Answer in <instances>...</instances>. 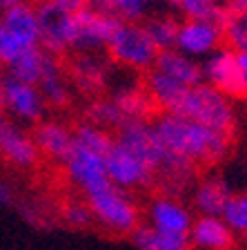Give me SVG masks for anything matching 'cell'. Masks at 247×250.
I'll return each instance as SVG.
<instances>
[{
    "label": "cell",
    "instance_id": "6da1fadb",
    "mask_svg": "<svg viewBox=\"0 0 247 250\" xmlns=\"http://www.w3.org/2000/svg\"><path fill=\"white\" fill-rule=\"evenodd\" d=\"M152 127L167 150L176 152L198 167L216 166L225 161L232 152L234 136L205 127L174 112H160L156 119H152Z\"/></svg>",
    "mask_w": 247,
    "mask_h": 250
},
{
    "label": "cell",
    "instance_id": "7a4b0ae2",
    "mask_svg": "<svg viewBox=\"0 0 247 250\" xmlns=\"http://www.w3.org/2000/svg\"><path fill=\"white\" fill-rule=\"evenodd\" d=\"M174 114L187 116V119L205 125V127H211V130L229 136H234L238 127V114L236 107H234V101L227 99L225 94H221L207 83L187 87Z\"/></svg>",
    "mask_w": 247,
    "mask_h": 250
},
{
    "label": "cell",
    "instance_id": "3957f363",
    "mask_svg": "<svg viewBox=\"0 0 247 250\" xmlns=\"http://www.w3.org/2000/svg\"><path fill=\"white\" fill-rule=\"evenodd\" d=\"M94 224L112 234H132L140 226V208L134 197L114 183L85 197Z\"/></svg>",
    "mask_w": 247,
    "mask_h": 250
},
{
    "label": "cell",
    "instance_id": "277c9868",
    "mask_svg": "<svg viewBox=\"0 0 247 250\" xmlns=\"http://www.w3.org/2000/svg\"><path fill=\"white\" fill-rule=\"evenodd\" d=\"M109 61L134 72H150L156 61V45L147 36L143 22H120L116 36L107 45Z\"/></svg>",
    "mask_w": 247,
    "mask_h": 250
},
{
    "label": "cell",
    "instance_id": "5b68a950",
    "mask_svg": "<svg viewBox=\"0 0 247 250\" xmlns=\"http://www.w3.org/2000/svg\"><path fill=\"white\" fill-rule=\"evenodd\" d=\"M120 18L116 14L100 7L87 5L85 9L74 14V52H103L116 36L120 27Z\"/></svg>",
    "mask_w": 247,
    "mask_h": 250
},
{
    "label": "cell",
    "instance_id": "8992f818",
    "mask_svg": "<svg viewBox=\"0 0 247 250\" xmlns=\"http://www.w3.org/2000/svg\"><path fill=\"white\" fill-rule=\"evenodd\" d=\"M105 170H107L109 181L116 188L127 190V192L143 190V188L152 186L156 179L154 167L150 163L145 161V159H140L136 152L116 143V141H114V146L105 154Z\"/></svg>",
    "mask_w": 247,
    "mask_h": 250
},
{
    "label": "cell",
    "instance_id": "52a82bcc",
    "mask_svg": "<svg viewBox=\"0 0 247 250\" xmlns=\"http://www.w3.org/2000/svg\"><path fill=\"white\" fill-rule=\"evenodd\" d=\"M201 72H203V83L211 85L221 94H225L227 99L241 101L247 99V89L243 85L241 69L236 62V52L232 47L221 45L216 52H211L201 61Z\"/></svg>",
    "mask_w": 247,
    "mask_h": 250
},
{
    "label": "cell",
    "instance_id": "ba28073f",
    "mask_svg": "<svg viewBox=\"0 0 247 250\" xmlns=\"http://www.w3.org/2000/svg\"><path fill=\"white\" fill-rule=\"evenodd\" d=\"M2 109L14 116L16 123L36 125L47 116V103L38 85L25 83L5 74L2 76Z\"/></svg>",
    "mask_w": 247,
    "mask_h": 250
},
{
    "label": "cell",
    "instance_id": "9c48e42d",
    "mask_svg": "<svg viewBox=\"0 0 247 250\" xmlns=\"http://www.w3.org/2000/svg\"><path fill=\"white\" fill-rule=\"evenodd\" d=\"M62 167L67 172V179L85 197L103 190L105 186L112 183L107 179V170H105V156L80 146L76 141H74L67 159L62 161Z\"/></svg>",
    "mask_w": 247,
    "mask_h": 250
},
{
    "label": "cell",
    "instance_id": "30bf717a",
    "mask_svg": "<svg viewBox=\"0 0 247 250\" xmlns=\"http://www.w3.org/2000/svg\"><path fill=\"white\" fill-rule=\"evenodd\" d=\"M34 7L40 29V47L54 56L69 52L74 41V14L56 7L49 0H38Z\"/></svg>",
    "mask_w": 247,
    "mask_h": 250
},
{
    "label": "cell",
    "instance_id": "8fae6325",
    "mask_svg": "<svg viewBox=\"0 0 247 250\" xmlns=\"http://www.w3.org/2000/svg\"><path fill=\"white\" fill-rule=\"evenodd\" d=\"M225 42L223 38V27H218L214 21H205V18H185L178 25V34H176V45L180 54H185L190 58L203 61L209 56L211 52H216L218 47Z\"/></svg>",
    "mask_w": 247,
    "mask_h": 250
},
{
    "label": "cell",
    "instance_id": "7c38bea8",
    "mask_svg": "<svg viewBox=\"0 0 247 250\" xmlns=\"http://www.w3.org/2000/svg\"><path fill=\"white\" fill-rule=\"evenodd\" d=\"M147 226L160 230L167 234H190V228L194 224V212L187 203L180 201V197L158 194L147 203L145 210Z\"/></svg>",
    "mask_w": 247,
    "mask_h": 250
},
{
    "label": "cell",
    "instance_id": "4fadbf2b",
    "mask_svg": "<svg viewBox=\"0 0 247 250\" xmlns=\"http://www.w3.org/2000/svg\"><path fill=\"white\" fill-rule=\"evenodd\" d=\"M0 159L16 170H31L38 166V152L31 132H27L20 123L5 121L0 125Z\"/></svg>",
    "mask_w": 247,
    "mask_h": 250
},
{
    "label": "cell",
    "instance_id": "5bb4252c",
    "mask_svg": "<svg viewBox=\"0 0 247 250\" xmlns=\"http://www.w3.org/2000/svg\"><path fill=\"white\" fill-rule=\"evenodd\" d=\"M69 74L78 92L94 96L109 85V61L98 52H76Z\"/></svg>",
    "mask_w": 247,
    "mask_h": 250
},
{
    "label": "cell",
    "instance_id": "9a60e30c",
    "mask_svg": "<svg viewBox=\"0 0 247 250\" xmlns=\"http://www.w3.org/2000/svg\"><path fill=\"white\" fill-rule=\"evenodd\" d=\"M232 194L234 188L225 177L207 174L191 186V208L205 217H221Z\"/></svg>",
    "mask_w": 247,
    "mask_h": 250
},
{
    "label": "cell",
    "instance_id": "2e32d148",
    "mask_svg": "<svg viewBox=\"0 0 247 250\" xmlns=\"http://www.w3.org/2000/svg\"><path fill=\"white\" fill-rule=\"evenodd\" d=\"M187 237L191 250H234L236 246V234L223 221V217H194Z\"/></svg>",
    "mask_w": 247,
    "mask_h": 250
},
{
    "label": "cell",
    "instance_id": "e0dca14e",
    "mask_svg": "<svg viewBox=\"0 0 247 250\" xmlns=\"http://www.w3.org/2000/svg\"><path fill=\"white\" fill-rule=\"evenodd\" d=\"M31 136H34L38 152L56 163L65 161L74 146V130L62 121L54 119H42L40 123H36L31 130Z\"/></svg>",
    "mask_w": 247,
    "mask_h": 250
},
{
    "label": "cell",
    "instance_id": "ac0fdd59",
    "mask_svg": "<svg viewBox=\"0 0 247 250\" xmlns=\"http://www.w3.org/2000/svg\"><path fill=\"white\" fill-rule=\"evenodd\" d=\"M152 69L174 78V81L187 85V87H194V85L203 83L201 61L180 54L178 49H174V47H171V49H163V52L156 54V61H154V67Z\"/></svg>",
    "mask_w": 247,
    "mask_h": 250
},
{
    "label": "cell",
    "instance_id": "d6986e66",
    "mask_svg": "<svg viewBox=\"0 0 247 250\" xmlns=\"http://www.w3.org/2000/svg\"><path fill=\"white\" fill-rule=\"evenodd\" d=\"M0 22L14 34L25 47H38L40 45V29H38L36 7L29 0L20 5L7 7L0 11Z\"/></svg>",
    "mask_w": 247,
    "mask_h": 250
},
{
    "label": "cell",
    "instance_id": "ffe728a7",
    "mask_svg": "<svg viewBox=\"0 0 247 250\" xmlns=\"http://www.w3.org/2000/svg\"><path fill=\"white\" fill-rule=\"evenodd\" d=\"M145 89L150 94L154 107H158L160 112H176L183 101V94L187 92V85L178 83L156 69H150L145 76Z\"/></svg>",
    "mask_w": 247,
    "mask_h": 250
},
{
    "label": "cell",
    "instance_id": "44dd1931",
    "mask_svg": "<svg viewBox=\"0 0 247 250\" xmlns=\"http://www.w3.org/2000/svg\"><path fill=\"white\" fill-rule=\"evenodd\" d=\"M109 101L116 105L120 116L127 121H138V119H150L154 103H152L150 94L145 89V85H123L116 87L109 94Z\"/></svg>",
    "mask_w": 247,
    "mask_h": 250
},
{
    "label": "cell",
    "instance_id": "7402d4cb",
    "mask_svg": "<svg viewBox=\"0 0 247 250\" xmlns=\"http://www.w3.org/2000/svg\"><path fill=\"white\" fill-rule=\"evenodd\" d=\"M56 61H58V58L54 56V54L45 52L40 45H38V47H29V49H25L20 56L11 62V65H7V69H9L7 74H9V76H14V78H18V81H25V83L38 85V83H40V78L45 76V72L52 67Z\"/></svg>",
    "mask_w": 247,
    "mask_h": 250
},
{
    "label": "cell",
    "instance_id": "603a6c76",
    "mask_svg": "<svg viewBox=\"0 0 247 250\" xmlns=\"http://www.w3.org/2000/svg\"><path fill=\"white\" fill-rule=\"evenodd\" d=\"M136 250H191L187 234H167L152 226H138L129 234Z\"/></svg>",
    "mask_w": 247,
    "mask_h": 250
},
{
    "label": "cell",
    "instance_id": "cb8c5ba5",
    "mask_svg": "<svg viewBox=\"0 0 247 250\" xmlns=\"http://www.w3.org/2000/svg\"><path fill=\"white\" fill-rule=\"evenodd\" d=\"M38 89H40L47 107L65 109L69 105V101H72V89H69V83H67V78H65V74H62L58 61L45 72V76L38 83Z\"/></svg>",
    "mask_w": 247,
    "mask_h": 250
},
{
    "label": "cell",
    "instance_id": "d4e9b609",
    "mask_svg": "<svg viewBox=\"0 0 247 250\" xmlns=\"http://www.w3.org/2000/svg\"><path fill=\"white\" fill-rule=\"evenodd\" d=\"M178 25H180V21H176L174 16H170V14L150 16V18L143 22L147 36L152 38V42L156 45L158 52H163V49H171V47L176 45Z\"/></svg>",
    "mask_w": 247,
    "mask_h": 250
},
{
    "label": "cell",
    "instance_id": "484cf974",
    "mask_svg": "<svg viewBox=\"0 0 247 250\" xmlns=\"http://www.w3.org/2000/svg\"><path fill=\"white\" fill-rule=\"evenodd\" d=\"M178 11L185 18H205L214 21L218 27L227 22L229 11L223 7V0H180Z\"/></svg>",
    "mask_w": 247,
    "mask_h": 250
},
{
    "label": "cell",
    "instance_id": "4316f807",
    "mask_svg": "<svg viewBox=\"0 0 247 250\" xmlns=\"http://www.w3.org/2000/svg\"><path fill=\"white\" fill-rule=\"evenodd\" d=\"M74 141L105 156L109 152V147L114 146V134L109 130H105V127H100V125L85 121L78 127H74Z\"/></svg>",
    "mask_w": 247,
    "mask_h": 250
},
{
    "label": "cell",
    "instance_id": "83f0119b",
    "mask_svg": "<svg viewBox=\"0 0 247 250\" xmlns=\"http://www.w3.org/2000/svg\"><path fill=\"white\" fill-rule=\"evenodd\" d=\"M92 5L112 11L125 22H140L150 9V2L145 0H92Z\"/></svg>",
    "mask_w": 247,
    "mask_h": 250
},
{
    "label": "cell",
    "instance_id": "f1b7e54d",
    "mask_svg": "<svg viewBox=\"0 0 247 250\" xmlns=\"http://www.w3.org/2000/svg\"><path fill=\"white\" fill-rule=\"evenodd\" d=\"M221 217H223V221L234 230V234L247 232V190L232 194V199L227 201Z\"/></svg>",
    "mask_w": 247,
    "mask_h": 250
},
{
    "label": "cell",
    "instance_id": "f546056e",
    "mask_svg": "<svg viewBox=\"0 0 247 250\" xmlns=\"http://www.w3.org/2000/svg\"><path fill=\"white\" fill-rule=\"evenodd\" d=\"M223 38L234 52H247V14H229L223 25Z\"/></svg>",
    "mask_w": 247,
    "mask_h": 250
},
{
    "label": "cell",
    "instance_id": "4dcf8cb0",
    "mask_svg": "<svg viewBox=\"0 0 247 250\" xmlns=\"http://www.w3.org/2000/svg\"><path fill=\"white\" fill-rule=\"evenodd\" d=\"M60 219H62V224L74 230H87L89 226H94L92 210H89L87 201H80V199L65 203L60 208Z\"/></svg>",
    "mask_w": 247,
    "mask_h": 250
},
{
    "label": "cell",
    "instance_id": "1f68e13d",
    "mask_svg": "<svg viewBox=\"0 0 247 250\" xmlns=\"http://www.w3.org/2000/svg\"><path fill=\"white\" fill-rule=\"evenodd\" d=\"M25 49H29V47L22 45V42L18 41V38H16L2 22H0V62L7 67V65H11V62L20 56Z\"/></svg>",
    "mask_w": 247,
    "mask_h": 250
},
{
    "label": "cell",
    "instance_id": "d6a6232c",
    "mask_svg": "<svg viewBox=\"0 0 247 250\" xmlns=\"http://www.w3.org/2000/svg\"><path fill=\"white\" fill-rule=\"evenodd\" d=\"M16 208L20 210V217L25 219L27 224H31L34 228H49L52 226V221H49V212H47L42 206H38V203H31V201H18V206Z\"/></svg>",
    "mask_w": 247,
    "mask_h": 250
},
{
    "label": "cell",
    "instance_id": "836d02e7",
    "mask_svg": "<svg viewBox=\"0 0 247 250\" xmlns=\"http://www.w3.org/2000/svg\"><path fill=\"white\" fill-rule=\"evenodd\" d=\"M20 201V194L16 190V186L7 179H0V206L2 208H16Z\"/></svg>",
    "mask_w": 247,
    "mask_h": 250
},
{
    "label": "cell",
    "instance_id": "e575fe53",
    "mask_svg": "<svg viewBox=\"0 0 247 250\" xmlns=\"http://www.w3.org/2000/svg\"><path fill=\"white\" fill-rule=\"evenodd\" d=\"M49 2H54L56 7H60V9H65V11H72V14H76V11L85 9L87 5H92V0H49Z\"/></svg>",
    "mask_w": 247,
    "mask_h": 250
},
{
    "label": "cell",
    "instance_id": "d590c367",
    "mask_svg": "<svg viewBox=\"0 0 247 250\" xmlns=\"http://www.w3.org/2000/svg\"><path fill=\"white\" fill-rule=\"evenodd\" d=\"M223 7L229 14H247V0H223Z\"/></svg>",
    "mask_w": 247,
    "mask_h": 250
},
{
    "label": "cell",
    "instance_id": "8d00e7d4",
    "mask_svg": "<svg viewBox=\"0 0 247 250\" xmlns=\"http://www.w3.org/2000/svg\"><path fill=\"white\" fill-rule=\"evenodd\" d=\"M236 62H238V69H241L243 85L247 89V52H236Z\"/></svg>",
    "mask_w": 247,
    "mask_h": 250
},
{
    "label": "cell",
    "instance_id": "74e56055",
    "mask_svg": "<svg viewBox=\"0 0 247 250\" xmlns=\"http://www.w3.org/2000/svg\"><path fill=\"white\" fill-rule=\"evenodd\" d=\"M20 2H27V0H0V11H2V9H7V7L20 5Z\"/></svg>",
    "mask_w": 247,
    "mask_h": 250
},
{
    "label": "cell",
    "instance_id": "f35d334b",
    "mask_svg": "<svg viewBox=\"0 0 247 250\" xmlns=\"http://www.w3.org/2000/svg\"><path fill=\"white\" fill-rule=\"evenodd\" d=\"M165 7H170V9H174V11H178V7H180V0H160Z\"/></svg>",
    "mask_w": 247,
    "mask_h": 250
},
{
    "label": "cell",
    "instance_id": "ab89813d",
    "mask_svg": "<svg viewBox=\"0 0 247 250\" xmlns=\"http://www.w3.org/2000/svg\"><path fill=\"white\" fill-rule=\"evenodd\" d=\"M241 246H243V250H247V232L241 234Z\"/></svg>",
    "mask_w": 247,
    "mask_h": 250
},
{
    "label": "cell",
    "instance_id": "60d3db41",
    "mask_svg": "<svg viewBox=\"0 0 247 250\" xmlns=\"http://www.w3.org/2000/svg\"><path fill=\"white\" fill-rule=\"evenodd\" d=\"M5 121H7V116H5V109H0V125L5 123Z\"/></svg>",
    "mask_w": 247,
    "mask_h": 250
},
{
    "label": "cell",
    "instance_id": "b9f144b4",
    "mask_svg": "<svg viewBox=\"0 0 247 250\" xmlns=\"http://www.w3.org/2000/svg\"><path fill=\"white\" fill-rule=\"evenodd\" d=\"M0 109H2V78H0Z\"/></svg>",
    "mask_w": 247,
    "mask_h": 250
},
{
    "label": "cell",
    "instance_id": "7bdbcfd3",
    "mask_svg": "<svg viewBox=\"0 0 247 250\" xmlns=\"http://www.w3.org/2000/svg\"><path fill=\"white\" fill-rule=\"evenodd\" d=\"M2 67H5V65H2V62H0V78L5 76V74H2Z\"/></svg>",
    "mask_w": 247,
    "mask_h": 250
},
{
    "label": "cell",
    "instance_id": "ee69618b",
    "mask_svg": "<svg viewBox=\"0 0 247 250\" xmlns=\"http://www.w3.org/2000/svg\"><path fill=\"white\" fill-rule=\"evenodd\" d=\"M145 2H152V0H145Z\"/></svg>",
    "mask_w": 247,
    "mask_h": 250
},
{
    "label": "cell",
    "instance_id": "f6af8a7d",
    "mask_svg": "<svg viewBox=\"0 0 247 250\" xmlns=\"http://www.w3.org/2000/svg\"><path fill=\"white\" fill-rule=\"evenodd\" d=\"M245 166H247V161H245Z\"/></svg>",
    "mask_w": 247,
    "mask_h": 250
}]
</instances>
